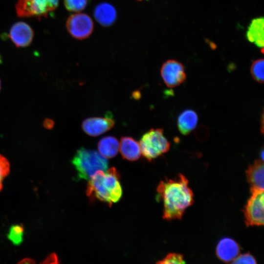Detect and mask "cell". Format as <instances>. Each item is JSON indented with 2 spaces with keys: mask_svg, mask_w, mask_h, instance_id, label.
<instances>
[{
  "mask_svg": "<svg viewBox=\"0 0 264 264\" xmlns=\"http://www.w3.org/2000/svg\"><path fill=\"white\" fill-rule=\"evenodd\" d=\"M156 199L163 203L162 218L180 220L194 202V196L185 176L179 174L174 179L161 180L156 188Z\"/></svg>",
  "mask_w": 264,
  "mask_h": 264,
  "instance_id": "obj_1",
  "label": "cell"
},
{
  "mask_svg": "<svg viewBox=\"0 0 264 264\" xmlns=\"http://www.w3.org/2000/svg\"><path fill=\"white\" fill-rule=\"evenodd\" d=\"M86 194L91 200H99L110 206L117 202L122 197V189L116 169L112 167L94 173L88 179Z\"/></svg>",
  "mask_w": 264,
  "mask_h": 264,
  "instance_id": "obj_2",
  "label": "cell"
},
{
  "mask_svg": "<svg viewBox=\"0 0 264 264\" xmlns=\"http://www.w3.org/2000/svg\"><path fill=\"white\" fill-rule=\"evenodd\" d=\"M77 176L80 179L88 180L98 170L107 171L108 161L97 151L81 148L72 160Z\"/></svg>",
  "mask_w": 264,
  "mask_h": 264,
  "instance_id": "obj_3",
  "label": "cell"
},
{
  "mask_svg": "<svg viewBox=\"0 0 264 264\" xmlns=\"http://www.w3.org/2000/svg\"><path fill=\"white\" fill-rule=\"evenodd\" d=\"M139 145L142 155L150 161L166 153L170 148L163 129L159 128L151 129L143 134Z\"/></svg>",
  "mask_w": 264,
  "mask_h": 264,
  "instance_id": "obj_4",
  "label": "cell"
},
{
  "mask_svg": "<svg viewBox=\"0 0 264 264\" xmlns=\"http://www.w3.org/2000/svg\"><path fill=\"white\" fill-rule=\"evenodd\" d=\"M264 191L251 190V195L243 210L247 226H263L264 223Z\"/></svg>",
  "mask_w": 264,
  "mask_h": 264,
  "instance_id": "obj_5",
  "label": "cell"
},
{
  "mask_svg": "<svg viewBox=\"0 0 264 264\" xmlns=\"http://www.w3.org/2000/svg\"><path fill=\"white\" fill-rule=\"evenodd\" d=\"M68 33L75 39L83 40L92 33L93 22L91 17L83 13H76L69 16L66 22Z\"/></svg>",
  "mask_w": 264,
  "mask_h": 264,
  "instance_id": "obj_6",
  "label": "cell"
},
{
  "mask_svg": "<svg viewBox=\"0 0 264 264\" xmlns=\"http://www.w3.org/2000/svg\"><path fill=\"white\" fill-rule=\"evenodd\" d=\"M160 74L165 85L169 88H175L186 79V74L182 63L176 60H168L160 69Z\"/></svg>",
  "mask_w": 264,
  "mask_h": 264,
  "instance_id": "obj_7",
  "label": "cell"
},
{
  "mask_svg": "<svg viewBox=\"0 0 264 264\" xmlns=\"http://www.w3.org/2000/svg\"><path fill=\"white\" fill-rule=\"evenodd\" d=\"M114 124L113 119L108 116L105 117H90L83 121L82 128L86 134L95 137L111 129Z\"/></svg>",
  "mask_w": 264,
  "mask_h": 264,
  "instance_id": "obj_8",
  "label": "cell"
},
{
  "mask_svg": "<svg viewBox=\"0 0 264 264\" xmlns=\"http://www.w3.org/2000/svg\"><path fill=\"white\" fill-rule=\"evenodd\" d=\"M33 36L34 32L31 27L23 22L15 23L10 30V38L18 47L28 46L31 43Z\"/></svg>",
  "mask_w": 264,
  "mask_h": 264,
  "instance_id": "obj_9",
  "label": "cell"
},
{
  "mask_svg": "<svg viewBox=\"0 0 264 264\" xmlns=\"http://www.w3.org/2000/svg\"><path fill=\"white\" fill-rule=\"evenodd\" d=\"M240 247L238 243L230 238H224L218 242L216 249L218 258L225 263H230L239 254Z\"/></svg>",
  "mask_w": 264,
  "mask_h": 264,
  "instance_id": "obj_10",
  "label": "cell"
},
{
  "mask_svg": "<svg viewBox=\"0 0 264 264\" xmlns=\"http://www.w3.org/2000/svg\"><path fill=\"white\" fill-rule=\"evenodd\" d=\"M246 179L250 186V191L264 190V164L263 160H256L249 164L245 172Z\"/></svg>",
  "mask_w": 264,
  "mask_h": 264,
  "instance_id": "obj_11",
  "label": "cell"
},
{
  "mask_svg": "<svg viewBox=\"0 0 264 264\" xmlns=\"http://www.w3.org/2000/svg\"><path fill=\"white\" fill-rule=\"evenodd\" d=\"M93 15L100 24L104 27H108L115 22L117 12L112 4L103 2L95 6L93 10Z\"/></svg>",
  "mask_w": 264,
  "mask_h": 264,
  "instance_id": "obj_12",
  "label": "cell"
},
{
  "mask_svg": "<svg viewBox=\"0 0 264 264\" xmlns=\"http://www.w3.org/2000/svg\"><path fill=\"white\" fill-rule=\"evenodd\" d=\"M264 19L263 17L253 19L246 33L247 39L257 47L263 49L264 43Z\"/></svg>",
  "mask_w": 264,
  "mask_h": 264,
  "instance_id": "obj_13",
  "label": "cell"
},
{
  "mask_svg": "<svg viewBox=\"0 0 264 264\" xmlns=\"http://www.w3.org/2000/svg\"><path fill=\"white\" fill-rule=\"evenodd\" d=\"M119 149L123 158L129 161L137 160L141 156L139 143L131 137H121Z\"/></svg>",
  "mask_w": 264,
  "mask_h": 264,
  "instance_id": "obj_14",
  "label": "cell"
},
{
  "mask_svg": "<svg viewBox=\"0 0 264 264\" xmlns=\"http://www.w3.org/2000/svg\"><path fill=\"white\" fill-rule=\"evenodd\" d=\"M198 122V116L197 113L192 110H186L178 117V129L181 134L187 135L195 129Z\"/></svg>",
  "mask_w": 264,
  "mask_h": 264,
  "instance_id": "obj_15",
  "label": "cell"
},
{
  "mask_svg": "<svg viewBox=\"0 0 264 264\" xmlns=\"http://www.w3.org/2000/svg\"><path fill=\"white\" fill-rule=\"evenodd\" d=\"M59 2V0H30L33 17H46L57 8Z\"/></svg>",
  "mask_w": 264,
  "mask_h": 264,
  "instance_id": "obj_16",
  "label": "cell"
},
{
  "mask_svg": "<svg viewBox=\"0 0 264 264\" xmlns=\"http://www.w3.org/2000/svg\"><path fill=\"white\" fill-rule=\"evenodd\" d=\"M118 140L112 136L101 138L98 143V149L100 154L105 157L112 158L118 153L119 149Z\"/></svg>",
  "mask_w": 264,
  "mask_h": 264,
  "instance_id": "obj_17",
  "label": "cell"
},
{
  "mask_svg": "<svg viewBox=\"0 0 264 264\" xmlns=\"http://www.w3.org/2000/svg\"><path fill=\"white\" fill-rule=\"evenodd\" d=\"M264 59H259L252 63L250 67V72L252 78L255 81L260 83L264 82Z\"/></svg>",
  "mask_w": 264,
  "mask_h": 264,
  "instance_id": "obj_18",
  "label": "cell"
},
{
  "mask_svg": "<svg viewBox=\"0 0 264 264\" xmlns=\"http://www.w3.org/2000/svg\"><path fill=\"white\" fill-rule=\"evenodd\" d=\"M15 9L19 17H33L30 0H18L15 6Z\"/></svg>",
  "mask_w": 264,
  "mask_h": 264,
  "instance_id": "obj_19",
  "label": "cell"
},
{
  "mask_svg": "<svg viewBox=\"0 0 264 264\" xmlns=\"http://www.w3.org/2000/svg\"><path fill=\"white\" fill-rule=\"evenodd\" d=\"M23 231V228L21 225L18 224L13 225L9 229L7 237L13 244L19 245L22 242Z\"/></svg>",
  "mask_w": 264,
  "mask_h": 264,
  "instance_id": "obj_20",
  "label": "cell"
},
{
  "mask_svg": "<svg viewBox=\"0 0 264 264\" xmlns=\"http://www.w3.org/2000/svg\"><path fill=\"white\" fill-rule=\"evenodd\" d=\"M88 0H64L66 8L70 12L78 13L87 7Z\"/></svg>",
  "mask_w": 264,
  "mask_h": 264,
  "instance_id": "obj_21",
  "label": "cell"
},
{
  "mask_svg": "<svg viewBox=\"0 0 264 264\" xmlns=\"http://www.w3.org/2000/svg\"><path fill=\"white\" fill-rule=\"evenodd\" d=\"M155 264H185V262L182 254L170 253L162 260L157 262Z\"/></svg>",
  "mask_w": 264,
  "mask_h": 264,
  "instance_id": "obj_22",
  "label": "cell"
},
{
  "mask_svg": "<svg viewBox=\"0 0 264 264\" xmlns=\"http://www.w3.org/2000/svg\"><path fill=\"white\" fill-rule=\"evenodd\" d=\"M10 163L8 159L0 154V192L2 189V182L10 172Z\"/></svg>",
  "mask_w": 264,
  "mask_h": 264,
  "instance_id": "obj_23",
  "label": "cell"
},
{
  "mask_svg": "<svg viewBox=\"0 0 264 264\" xmlns=\"http://www.w3.org/2000/svg\"><path fill=\"white\" fill-rule=\"evenodd\" d=\"M230 264H257L255 258L249 253L239 254Z\"/></svg>",
  "mask_w": 264,
  "mask_h": 264,
  "instance_id": "obj_24",
  "label": "cell"
},
{
  "mask_svg": "<svg viewBox=\"0 0 264 264\" xmlns=\"http://www.w3.org/2000/svg\"><path fill=\"white\" fill-rule=\"evenodd\" d=\"M39 264H59V262L56 254L52 253Z\"/></svg>",
  "mask_w": 264,
  "mask_h": 264,
  "instance_id": "obj_25",
  "label": "cell"
},
{
  "mask_svg": "<svg viewBox=\"0 0 264 264\" xmlns=\"http://www.w3.org/2000/svg\"><path fill=\"white\" fill-rule=\"evenodd\" d=\"M18 264H36V262L32 259L25 258L19 262Z\"/></svg>",
  "mask_w": 264,
  "mask_h": 264,
  "instance_id": "obj_26",
  "label": "cell"
},
{
  "mask_svg": "<svg viewBox=\"0 0 264 264\" xmlns=\"http://www.w3.org/2000/svg\"></svg>",
  "mask_w": 264,
  "mask_h": 264,
  "instance_id": "obj_27",
  "label": "cell"
},
{
  "mask_svg": "<svg viewBox=\"0 0 264 264\" xmlns=\"http://www.w3.org/2000/svg\"><path fill=\"white\" fill-rule=\"evenodd\" d=\"M138 0V1H141V0Z\"/></svg>",
  "mask_w": 264,
  "mask_h": 264,
  "instance_id": "obj_28",
  "label": "cell"
}]
</instances>
